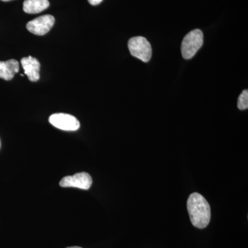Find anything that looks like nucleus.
<instances>
[{
  "label": "nucleus",
  "instance_id": "423d86ee",
  "mask_svg": "<svg viewBox=\"0 0 248 248\" xmlns=\"http://www.w3.org/2000/svg\"><path fill=\"white\" fill-rule=\"evenodd\" d=\"M92 184V177L87 172L77 173L73 176H66L60 182L61 187H78L82 190H89Z\"/></svg>",
  "mask_w": 248,
  "mask_h": 248
},
{
  "label": "nucleus",
  "instance_id": "39448f33",
  "mask_svg": "<svg viewBox=\"0 0 248 248\" xmlns=\"http://www.w3.org/2000/svg\"><path fill=\"white\" fill-rule=\"evenodd\" d=\"M55 19L51 15H46L35 18L27 23V29L36 35H44L50 31L55 24Z\"/></svg>",
  "mask_w": 248,
  "mask_h": 248
},
{
  "label": "nucleus",
  "instance_id": "9d476101",
  "mask_svg": "<svg viewBox=\"0 0 248 248\" xmlns=\"http://www.w3.org/2000/svg\"><path fill=\"white\" fill-rule=\"evenodd\" d=\"M238 108L244 110L248 108V91L244 90L238 99Z\"/></svg>",
  "mask_w": 248,
  "mask_h": 248
},
{
  "label": "nucleus",
  "instance_id": "f8f14e48",
  "mask_svg": "<svg viewBox=\"0 0 248 248\" xmlns=\"http://www.w3.org/2000/svg\"><path fill=\"white\" fill-rule=\"evenodd\" d=\"M82 248L78 247V246H74V247H68V248Z\"/></svg>",
  "mask_w": 248,
  "mask_h": 248
},
{
  "label": "nucleus",
  "instance_id": "f03ea898",
  "mask_svg": "<svg viewBox=\"0 0 248 248\" xmlns=\"http://www.w3.org/2000/svg\"><path fill=\"white\" fill-rule=\"evenodd\" d=\"M203 43V34L200 29L190 31L184 38L182 44L183 58L190 60L193 58Z\"/></svg>",
  "mask_w": 248,
  "mask_h": 248
},
{
  "label": "nucleus",
  "instance_id": "7ed1b4c3",
  "mask_svg": "<svg viewBox=\"0 0 248 248\" xmlns=\"http://www.w3.org/2000/svg\"><path fill=\"white\" fill-rule=\"evenodd\" d=\"M128 48L130 53L135 58L143 62L150 61L152 57L151 44L143 37H132L128 41Z\"/></svg>",
  "mask_w": 248,
  "mask_h": 248
},
{
  "label": "nucleus",
  "instance_id": "ddd939ff",
  "mask_svg": "<svg viewBox=\"0 0 248 248\" xmlns=\"http://www.w3.org/2000/svg\"><path fill=\"white\" fill-rule=\"evenodd\" d=\"M1 1H11V0H1Z\"/></svg>",
  "mask_w": 248,
  "mask_h": 248
},
{
  "label": "nucleus",
  "instance_id": "f257e3e1",
  "mask_svg": "<svg viewBox=\"0 0 248 248\" xmlns=\"http://www.w3.org/2000/svg\"><path fill=\"white\" fill-rule=\"evenodd\" d=\"M187 210L191 223L195 228L204 229L211 219V208L203 196L194 192L187 201Z\"/></svg>",
  "mask_w": 248,
  "mask_h": 248
},
{
  "label": "nucleus",
  "instance_id": "1a4fd4ad",
  "mask_svg": "<svg viewBox=\"0 0 248 248\" xmlns=\"http://www.w3.org/2000/svg\"><path fill=\"white\" fill-rule=\"evenodd\" d=\"M50 3L48 0H25L23 3V10L29 14H37L48 9Z\"/></svg>",
  "mask_w": 248,
  "mask_h": 248
},
{
  "label": "nucleus",
  "instance_id": "0eeeda50",
  "mask_svg": "<svg viewBox=\"0 0 248 248\" xmlns=\"http://www.w3.org/2000/svg\"><path fill=\"white\" fill-rule=\"evenodd\" d=\"M21 63L24 70V73L31 81L40 79V63L37 59L29 56L21 60Z\"/></svg>",
  "mask_w": 248,
  "mask_h": 248
},
{
  "label": "nucleus",
  "instance_id": "20e7f679",
  "mask_svg": "<svg viewBox=\"0 0 248 248\" xmlns=\"http://www.w3.org/2000/svg\"><path fill=\"white\" fill-rule=\"evenodd\" d=\"M49 122L55 128L66 131H76L80 127V123L78 119L68 114H53L49 117Z\"/></svg>",
  "mask_w": 248,
  "mask_h": 248
},
{
  "label": "nucleus",
  "instance_id": "6e6552de",
  "mask_svg": "<svg viewBox=\"0 0 248 248\" xmlns=\"http://www.w3.org/2000/svg\"><path fill=\"white\" fill-rule=\"evenodd\" d=\"M19 62L16 60H9L6 62H0V78L10 81L14 78L15 75L19 72Z\"/></svg>",
  "mask_w": 248,
  "mask_h": 248
},
{
  "label": "nucleus",
  "instance_id": "9b49d317",
  "mask_svg": "<svg viewBox=\"0 0 248 248\" xmlns=\"http://www.w3.org/2000/svg\"><path fill=\"white\" fill-rule=\"evenodd\" d=\"M88 1H89L90 4L93 5V6H96V5L100 4L103 0H88Z\"/></svg>",
  "mask_w": 248,
  "mask_h": 248
}]
</instances>
